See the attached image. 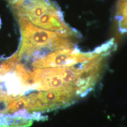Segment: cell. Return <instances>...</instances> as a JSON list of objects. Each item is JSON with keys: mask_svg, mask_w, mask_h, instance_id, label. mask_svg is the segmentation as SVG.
Masks as SVG:
<instances>
[{"mask_svg": "<svg viewBox=\"0 0 127 127\" xmlns=\"http://www.w3.org/2000/svg\"><path fill=\"white\" fill-rule=\"evenodd\" d=\"M14 16L21 33L20 45L16 51L19 62L23 59L32 62L51 52L75 47L72 40L74 36L44 29L22 16Z\"/></svg>", "mask_w": 127, "mask_h": 127, "instance_id": "1", "label": "cell"}, {"mask_svg": "<svg viewBox=\"0 0 127 127\" xmlns=\"http://www.w3.org/2000/svg\"><path fill=\"white\" fill-rule=\"evenodd\" d=\"M14 16H21L41 28L78 36V32L65 22L62 11L51 0H15L9 3Z\"/></svg>", "mask_w": 127, "mask_h": 127, "instance_id": "2", "label": "cell"}, {"mask_svg": "<svg viewBox=\"0 0 127 127\" xmlns=\"http://www.w3.org/2000/svg\"><path fill=\"white\" fill-rule=\"evenodd\" d=\"M104 54H108V53L102 51L100 47L96 48L92 52L84 53L75 47L71 49L51 52L33 61L32 64L34 68H36L69 67L91 60Z\"/></svg>", "mask_w": 127, "mask_h": 127, "instance_id": "3", "label": "cell"}, {"mask_svg": "<svg viewBox=\"0 0 127 127\" xmlns=\"http://www.w3.org/2000/svg\"><path fill=\"white\" fill-rule=\"evenodd\" d=\"M28 112H49L65 108L75 103L77 99L72 94L61 90L41 91L29 93Z\"/></svg>", "mask_w": 127, "mask_h": 127, "instance_id": "4", "label": "cell"}, {"mask_svg": "<svg viewBox=\"0 0 127 127\" xmlns=\"http://www.w3.org/2000/svg\"><path fill=\"white\" fill-rule=\"evenodd\" d=\"M32 122V119L21 116L0 114V127H28Z\"/></svg>", "mask_w": 127, "mask_h": 127, "instance_id": "5", "label": "cell"}, {"mask_svg": "<svg viewBox=\"0 0 127 127\" xmlns=\"http://www.w3.org/2000/svg\"><path fill=\"white\" fill-rule=\"evenodd\" d=\"M29 102V99L27 95L20 96L9 104L4 111L0 114L11 115L24 110L27 111Z\"/></svg>", "mask_w": 127, "mask_h": 127, "instance_id": "6", "label": "cell"}, {"mask_svg": "<svg viewBox=\"0 0 127 127\" xmlns=\"http://www.w3.org/2000/svg\"><path fill=\"white\" fill-rule=\"evenodd\" d=\"M116 18L120 32H127V1H120Z\"/></svg>", "mask_w": 127, "mask_h": 127, "instance_id": "7", "label": "cell"}, {"mask_svg": "<svg viewBox=\"0 0 127 127\" xmlns=\"http://www.w3.org/2000/svg\"><path fill=\"white\" fill-rule=\"evenodd\" d=\"M3 95L2 94V92L0 91V114L1 112V109H0V105L3 103Z\"/></svg>", "mask_w": 127, "mask_h": 127, "instance_id": "8", "label": "cell"}, {"mask_svg": "<svg viewBox=\"0 0 127 127\" xmlns=\"http://www.w3.org/2000/svg\"><path fill=\"white\" fill-rule=\"evenodd\" d=\"M7 1H8L9 3H10V2H12V1H14L15 0H6Z\"/></svg>", "mask_w": 127, "mask_h": 127, "instance_id": "9", "label": "cell"}, {"mask_svg": "<svg viewBox=\"0 0 127 127\" xmlns=\"http://www.w3.org/2000/svg\"><path fill=\"white\" fill-rule=\"evenodd\" d=\"M1 18L0 17V29L1 28Z\"/></svg>", "mask_w": 127, "mask_h": 127, "instance_id": "10", "label": "cell"}, {"mask_svg": "<svg viewBox=\"0 0 127 127\" xmlns=\"http://www.w3.org/2000/svg\"><path fill=\"white\" fill-rule=\"evenodd\" d=\"M127 1V0H120V1Z\"/></svg>", "mask_w": 127, "mask_h": 127, "instance_id": "11", "label": "cell"}, {"mask_svg": "<svg viewBox=\"0 0 127 127\" xmlns=\"http://www.w3.org/2000/svg\"><path fill=\"white\" fill-rule=\"evenodd\" d=\"M1 59H0V60H1Z\"/></svg>", "mask_w": 127, "mask_h": 127, "instance_id": "12", "label": "cell"}]
</instances>
